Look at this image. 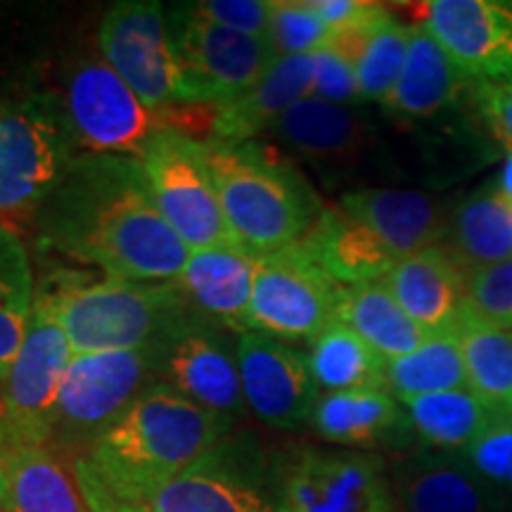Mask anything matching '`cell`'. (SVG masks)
<instances>
[{"mask_svg": "<svg viewBox=\"0 0 512 512\" xmlns=\"http://www.w3.org/2000/svg\"><path fill=\"white\" fill-rule=\"evenodd\" d=\"M316 264L342 287L380 283L399 259L366 226L337 207H323L299 240Z\"/></svg>", "mask_w": 512, "mask_h": 512, "instance_id": "obj_26", "label": "cell"}, {"mask_svg": "<svg viewBox=\"0 0 512 512\" xmlns=\"http://www.w3.org/2000/svg\"><path fill=\"white\" fill-rule=\"evenodd\" d=\"M453 332L463 351L467 389L491 411L512 413V330L484 323L463 309Z\"/></svg>", "mask_w": 512, "mask_h": 512, "instance_id": "obj_31", "label": "cell"}, {"mask_svg": "<svg viewBox=\"0 0 512 512\" xmlns=\"http://www.w3.org/2000/svg\"><path fill=\"white\" fill-rule=\"evenodd\" d=\"M465 309L484 323L512 330V259L467 273Z\"/></svg>", "mask_w": 512, "mask_h": 512, "instance_id": "obj_38", "label": "cell"}, {"mask_svg": "<svg viewBox=\"0 0 512 512\" xmlns=\"http://www.w3.org/2000/svg\"><path fill=\"white\" fill-rule=\"evenodd\" d=\"M311 5L332 34V31L358 22L375 3H363V0H311Z\"/></svg>", "mask_w": 512, "mask_h": 512, "instance_id": "obj_42", "label": "cell"}, {"mask_svg": "<svg viewBox=\"0 0 512 512\" xmlns=\"http://www.w3.org/2000/svg\"><path fill=\"white\" fill-rule=\"evenodd\" d=\"M223 418L155 382L86 451L88 465L114 498L145 510L166 484L233 432Z\"/></svg>", "mask_w": 512, "mask_h": 512, "instance_id": "obj_2", "label": "cell"}, {"mask_svg": "<svg viewBox=\"0 0 512 512\" xmlns=\"http://www.w3.org/2000/svg\"><path fill=\"white\" fill-rule=\"evenodd\" d=\"M145 512H283L278 472L252 432H230L166 484Z\"/></svg>", "mask_w": 512, "mask_h": 512, "instance_id": "obj_9", "label": "cell"}, {"mask_svg": "<svg viewBox=\"0 0 512 512\" xmlns=\"http://www.w3.org/2000/svg\"><path fill=\"white\" fill-rule=\"evenodd\" d=\"M266 41L275 57L316 55L330 41V29L311 0H271Z\"/></svg>", "mask_w": 512, "mask_h": 512, "instance_id": "obj_36", "label": "cell"}, {"mask_svg": "<svg viewBox=\"0 0 512 512\" xmlns=\"http://www.w3.org/2000/svg\"><path fill=\"white\" fill-rule=\"evenodd\" d=\"M494 188L498 195H501V200L508 204V207H512V150H508V155H505L503 169L494 181Z\"/></svg>", "mask_w": 512, "mask_h": 512, "instance_id": "obj_43", "label": "cell"}, {"mask_svg": "<svg viewBox=\"0 0 512 512\" xmlns=\"http://www.w3.org/2000/svg\"><path fill=\"white\" fill-rule=\"evenodd\" d=\"M418 17L472 83L512 79L510 3L427 0Z\"/></svg>", "mask_w": 512, "mask_h": 512, "instance_id": "obj_17", "label": "cell"}, {"mask_svg": "<svg viewBox=\"0 0 512 512\" xmlns=\"http://www.w3.org/2000/svg\"><path fill=\"white\" fill-rule=\"evenodd\" d=\"M29 252L15 228L0 221V387L8 380L34 313Z\"/></svg>", "mask_w": 512, "mask_h": 512, "instance_id": "obj_33", "label": "cell"}, {"mask_svg": "<svg viewBox=\"0 0 512 512\" xmlns=\"http://www.w3.org/2000/svg\"><path fill=\"white\" fill-rule=\"evenodd\" d=\"M313 98L337 102V105H358V86L354 64L337 50L325 46L313 55Z\"/></svg>", "mask_w": 512, "mask_h": 512, "instance_id": "obj_40", "label": "cell"}, {"mask_svg": "<svg viewBox=\"0 0 512 512\" xmlns=\"http://www.w3.org/2000/svg\"><path fill=\"white\" fill-rule=\"evenodd\" d=\"M337 207L366 226L399 261L437 247L444 238L448 207L427 192L358 188L342 195Z\"/></svg>", "mask_w": 512, "mask_h": 512, "instance_id": "obj_20", "label": "cell"}, {"mask_svg": "<svg viewBox=\"0 0 512 512\" xmlns=\"http://www.w3.org/2000/svg\"><path fill=\"white\" fill-rule=\"evenodd\" d=\"M166 22L181 69L178 107H216L240 98L264 79L275 60L266 36L216 27L192 15L188 5L166 10Z\"/></svg>", "mask_w": 512, "mask_h": 512, "instance_id": "obj_8", "label": "cell"}, {"mask_svg": "<svg viewBox=\"0 0 512 512\" xmlns=\"http://www.w3.org/2000/svg\"><path fill=\"white\" fill-rule=\"evenodd\" d=\"M0 512H3V510H0Z\"/></svg>", "mask_w": 512, "mask_h": 512, "instance_id": "obj_46", "label": "cell"}, {"mask_svg": "<svg viewBox=\"0 0 512 512\" xmlns=\"http://www.w3.org/2000/svg\"><path fill=\"white\" fill-rule=\"evenodd\" d=\"M3 512H91L69 458L48 444H8Z\"/></svg>", "mask_w": 512, "mask_h": 512, "instance_id": "obj_27", "label": "cell"}, {"mask_svg": "<svg viewBox=\"0 0 512 512\" xmlns=\"http://www.w3.org/2000/svg\"><path fill=\"white\" fill-rule=\"evenodd\" d=\"M510 512H512V510H510Z\"/></svg>", "mask_w": 512, "mask_h": 512, "instance_id": "obj_47", "label": "cell"}, {"mask_svg": "<svg viewBox=\"0 0 512 512\" xmlns=\"http://www.w3.org/2000/svg\"><path fill=\"white\" fill-rule=\"evenodd\" d=\"M79 147L55 93H29L0 107V221L34 226L36 214Z\"/></svg>", "mask_w": 512, "mask_h": 512, "instance_id": "obj_5", "label": "cell"}, {"mask_svg": "<svg viewBox=\"0 0 512 512\" xmlns=\"http://www.w3.org/2000/svg\"><path fill=\"white\" fill-rule=\"evenodd\" d=\"M0 413H3V387H0Z\"/></svg>", "mask_w": 512, "mask_h": 512, "instance_id": "obj_45", "label": "cell"}, {"mask_svg": "<svg viewBox=\"0 0 512 512\" xmlns=\"http://www.w3.org/2000/svg\"><path fill=\"white\" fill-rule=\"evenodd\" d=\"M34 235L41 252L138 283L178 280L190 256L136 157L79 152L36 214Z\"/></svg>", "mask_w": 512, "mask_h": 512, "instance_id": "obj_1", "label": "cell"}, {"mask_svg": "<svg viewBox=\"0 0 512 512\" xmlns=\"http://www.w3.org/2000/svg\"><path fill=\"white\" fill-rule=\"evenodd\" d=\"M204 155L235 245L264 256L294 245L323 211L297 166L268 145L204 140Z\"/></svg>", "mask_w": 512, "mask_h": 512, "instance_id": "obj_3", "label": "cell"}, {"mask_svg": "<svg viewBox=\"0 0 512 512\" xmlns=\"http://www.w3.org/2000/svg\"><path fill=\"white\" fill-rule=\"evenodd\" d=\"M74 349L60 325L34 304L31 323L3 384L0 422L10 444H48L57 396Z\"/></svg>", "mask_w": 512, "mask_h": 512, "instance_id": "obj_15", "label": "cell"}, {"mask_svg": "<svg viewBox=\"0 0 512 512\" xmlns=\"http://www.w3.org/2000/svg\"><path fill=\"white\" fill-rule=\"evenodd\" d=\"M408 38H411V24H403L389 10H384L375 19L354 62L361 102H380L382 105L389 98L401 76L403 62H406Z\"/></svg>", "mask_w": 512, "mask_h": 512, "instance_id": "obj_35", "label": "cell"}, {"mask_svg": "<svg viewBox=\"0 0 512 512\" xmlns=\"http://www.w3.org/2000/svg\"><path fill=\"white\" fill-rule=\"evenodd\" d=\"M475 472L512 494V413H494L477 439L460 453Z\"/></svg>", "mask_w": 512, "mask_h": 512, "instance_id": "obj_37", "label": "cell"}, {"mask_svg": "<svg viewBox=\"0 0 512 512\" xmlns=\"http://www.w3.org/2000/svg\"><path fill=\"white\" fill-rule=\"evenodd\" d=\"M138 159L159 214L190 252L235 245L202 140L164 126Z\"/></svg>", "mask_w": 512, "mask_h": 512, "instance_id": "obj_7", "label": "cell"}, {"mask_svg": "<svg viewBox=\"0 0 512 512\" xmlns=\"http://www.w3.org/2000/svg\"><path fill=\"white\" fill-rule=\"evenodd\" d=\"M238 366L247 408L273 430L294 432L311 422L318 401L306 354L259 332L238 335Z\"/></svg>", "mask_w": 512, "mask_h": 512, "instance_id": "obj_16", "label": "cell"}, {"mask_svg": "<svg viewBox=\"0 0 512 512\" xmlns=\"http://www.w3.org/2000/svg\"><path fill=\"white\" fill-rule=\"evenodd\" d=\"M311 427L337 448H408L415 439L406 408L389 389H354L320 394Z\"/></svg>", "mask_w": 512, "mask_h": 512, "instance_id": "obj_21", "label": "cell"}, {"mask_svg": "<svg viewBox=\"0 0 512 512\" xmlns=\"http://www.w3.org/2000/svg\"><path fill=\"white\" fill-rule=\"evenodd\" d=\"M477 110L498 143L512 150V79L472 83Z\"/></svg>", "mask_w": 512, "mask_h": 512, "instance_id": "obj_41", "label": "cell"}, {"mask_svg": "<svg viewBox=\"0 0 512 512\" xmlns=\"http://www.w3.org/2000/svg\"><path fill=\"white\" fill-rule=\"evenodd\" d=\"M313 55L275 57L252 91L240 98L216 105L209 140L219 143H247L271 126L297 102L313 95Z\"/></svg>", "mask_w": 512, "mask_h": 512, "instance_id": "obj_23", "label": "cell"}, {"mask_svg": "<svg viewBox=\"0 0 512 512\" xmlns=\"http://www.w3.org/2000/svg\"><path fill=\"white\" fill-rule=\"evenodd\" d=\"M150 351L157 382L233 422L245 415L238 337L230 339L226 328L192 309Z\"/></svg>", "mask_w": 512, "mask_h": 512, "instance_id": "obj_13", "label": "cell"}, {"mask_svg": "<svg viewBox=\"0 0 512 512\" xmlns=\"http://www.w3.org/2000/svg\"><path fill=\"white\" fill-rule=\"evenodd\" d=\"M8 444H10L8 430H5V425L0 422V510L5 508V501H8V477H5V465H3V453Z\"/></svg>", "mask_w": 512, "mask_h": 512, "instance_id": "obj_44", "label": "cell"}, {"mask_svg": "<svg viewBox=\"0 0 512 512\" xmlns=\"http://www.w3.org/2000/svg\"><path fill=\"white\" fill-rule=\"evenodd\" d=\"M439 247H444L465 273L512 259L510 207L501 200L494 183L448 209Z\"/></svg>", "mask_w": 512, "mask_h": 512, "instance_id": "obj_28", "label": "cell"}, {"mask_svg": "<svg viewBox=\"0 0 512 512\" xmlns=\"http://www.w3.org/2000/svg\"><path fill=\"white\" fill-rule=\"evenodd\" d=\"M465 278L453 256L437 245L401 259L382 283L427 335H439L451 332L465 309Z\"/></svg>", "mask_w": 512, "mask_h": 512, "instance_id": "obj_22", "label": "cell"}, {"mask_svg": "<svg viewBox=\"0 0 512 512\" xmlns=\"http://www.w3.org/2000/svg\"><path fill=\"white\" fill-rule=\"evenodd\" d=\"M155 382L150 349L74 354L57 396L48 446L67 458L76 451L86 456L93 441Z\"/></svg>", "mask_w": 512, "mask_h": 512, "instance_id": "obj_6", "label": "cell"}, {"mask_svg": "<svg viewBox=\"0 0 512 512\" xmlns=\"http://www.w3.org/2000/svg\"><path fill=\"white\" fill-rule=\"evenodd\" d=\"M256 256L238 245L197 249L176 283L202 316L230 332H247V313L254 292Z\"/></svg>", "mask_w": 512, "mask_h": 512, "instance_id": "obj_24", "label": "cell"}, {"mask_svg": "<svg viewBox=\"0 0 512 512\" xmlns=\"http://www.w3.org/2000/svg\"><path fill=\"white\" fill-rule=\"evenodd\" d=\"M337 320L354 330L384 361L411 354L432 337L401 309L382 280L342 287L337 299Z\"/></svg>", "mask_w": 512, "mask_h": 512, "instance_id": "obj_29", "label": "cell"}, {"mask_svg": "<svg viewBox=\"0 0 512 512\" xmlns=\"http://www.w3.org/2000/svg\"><path fill=\"white\" fill-rule=\"evenodd\" d=\"M401 512H510V496L460 453L413 448L389 470Z\"/></svg>", "mask_w": 512, "mask_h": 512, "instance_id": "obj_18", "label": "cell"}, {"mask_svg": "<svg viewBox=\"0 0 512 512\" xmlns=\"http://www.w3.org/2000/svg\"><path fill=\"white\" fill-rule=\"evenodd\" d=\"M339 290L342 285H337L299 242L256 256L247 332L280 342H311L325 325L337 320Z\"/></svg>", "mask_w": 512, "mask_h": 512, "instance_id": "obj_11", "label": "cell"}, {"mask_svg": "<svg viewBox=\"0 0 512 512\" xmlns=\"http://www.w3.org/2000/svg\"><path fill=\"white\" fill-rule=\"evenodd\" d=\"M283 512H401L375 453L299 446L275 463Z\"/></svg>", "mask_w": 512, "mask_h": 512, "instance_id": "obj_10", "label": "cell"}, {"mask_svg": "<svg viewBox=\"0 0 512 512\" xmlns=\"http://www.w3.org/2000/svg\"><path fill=\"white\" fill-rule=\"evenodd\" d=\"M64 114L76 147L95 155L140 157L162 124L105 60L83 57L64 79Z\"/></svg>", "mask_w": 512, "mask_h": 512, "instance_id": "obj_12", "label": "cell"}, {"mask_svg": "<svg viewBox=\"0 0 512 512\" xmlns=\"http://www.w3.org/2000/svg\"><path fill=\"white\" fill-rule=\"evenodd\" d=\"M306 361L320 394L387 389V361L339 320H332L311 339Z\"/></svg>", "mask_w": 512, "mask_h": 512, "instance_id": "obj_30", "label": "cell"}, {"mask_svg": "<svg viewBox=\"0 0 512 512\" xmlns=\"http://www.w3.org/2000/svg\"><path fill=\"white\" fill-rule=\"evenodd\" d=\"M401 403L420 446L441 453H463L496 413L467 387Z\"/></svg>", "mask_w": 512, "mask_h": 512, "instance_id": "obj_32", "label": "cell"}, {"mask_svg": "<svg viewBox=\"0 0 512 512\" xmlns=\"http://www.w3.org/2000/svg\"><path fill=\"white\" fill-rule=\"evenodd\" d=\"M195 17L204 22L240 31L249 36H266L268 8L266 0H200V3H185Z\"/></svg>", "mask_w": 512, "mask_h": 512, "instance_id": "obj_39", "label": "cell"}, {"mask_svg": "<svg viewBox=\"0 0 512 512\" xmlns=\"http://www.w3.org/2000/svg\"><path fill=\"white\" fill-rule=\"evenodd\" d=\"M268 133L292 155L323 169L354 166L377 145L373 119L366 110L313 95L287 110Z\"/></svg>", "mask_w": 512, "mask_h": 512, "instance_id": "obj_19", "label": "cell"}, {"mask_svg": "<svg viewBox=\"0 0 512 512\" xmlns=\"http://www.w3.org/2000/svg\"><path fill=\"white\" fill-rule=\"evenodd\" d=\"M470 79L453 64L437 38L422 24H411L406 62L394 91L382 102L384 112L396 119L425 121L456 105Z\"/></svg>", "mask_w": 512, "mask_h": 512, "instance_id": "obj_25", "label": "cell"}, {"mask_svg": "<svg viewBox=\"0 0 512 512\" xmlns=\"http://www.w3.org/2000/svg\"><path fill=\"white\" fill-rule=\"evenodd\" d=\"M38 309L60 325L74 354L150 349L195 306L181 285L57 273L36 290Z\"/></svg>", "mask_w": 512, "mask_h": 512, "instance_id": "obj_4", "label": "cell"}, {"mask_svg": "<svg viewBox=\"0 0 512 512\" xmlns=\"http://www.w3.org/2000/svg\"><path fill=\"white\" fill-rule=\"evenodd\" d=\"M384 380L399 401L465 389L467 373L456 332H439L411 354L387 361Z\"/></svg>", "mask_w": 512, "mask_h": 512, "instance_id": "obj_34", "label": "cell"}, {"mask_svg": "<svg viewBox=\"0 0 512 512\" xmlns=\"http://www.w3.org/2000/svg\"><path fill=\"white\" fill-rule=\"evenodd\" d=\"M98 46L102 60L152 112L181 105V69L162 5L152 0L112 5L100 22Z\"/></svg>", "mask_w": 512, "mask_h": 512, "instance_id": "obj_14", "label": "cell"}]
</instances>
